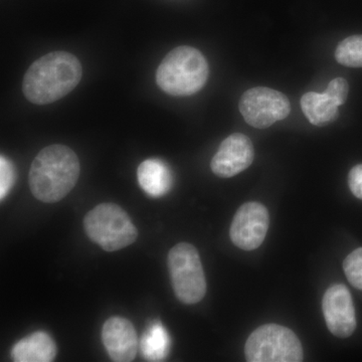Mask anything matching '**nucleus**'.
<instances>
[{
    "instance_id": "1",
    "label": "nucleus",
    "mask_w": 362,
    "mask_h": 362,
    "mask_svg": "<svg viewBox=\"0 0 362 362\" xmlns=\"http://www.w3.org/2000/svg\"><path fill=\"white\" fill-rule=\"evenodd\" d=\"M82 76V65L74 54L63 51L49 52L26 71L23 92L33 104L54 103L75 89Z\"/></svg>"
},
{
    "instance_id": "2",
    "label": "nucleus",
    "mask_w": 362,
    "mask_h": 362,
    "mask_svg": "<svg viewBox=\"0 0 362 362\" xmlns=\"http://www.w3.org/2000/svg\"><path fill=\"white\" fill-rule=\"evenodd\" d=\"M80 170L77 154L70 147H45L33 159L30 169L28 183L33 197L45 204L62 201L77 185Z\"/></svg>"
},
{
    "instance_id": "3",
    "label": "nucleus",
    "mask_w": 362,
    "mask_h": 362,
    "mask_svg": "<svg viewBox=\"0 0 362 362\" xmlns=\"http://www.w3.org/2000/svg\"><path fill=\"white\" fill-rule=\"evenodd\" d=\"M209 69L199 49L182 45L163 59L156 71V82L171 96H192L206 84Z\"/></svg>"
},
{
    "instance_id": "4",
    "label": "nucleus",
    "mask_w": 362,
    "mask_h": 362,
    "mask_svg": "<svg viewBox=\"0 0 362 362\" xmlns=\"http://www.w3.org/2000/svg\"><path fill=\"white\" fill-rule=\"evenodd\" d=\"M85 232L92 242L106 252H116L130 246L138 230L128 214L115 204H101L87 214Z\"/></svg>"
},
{
    "instance_id": "5",
    "label": "nucleus",
    "mask_w": 362,
    "mask_h": 362,
    "mask_svg": "<svg viewBox=\"0 0 362 362\" xmlns=\"http://www.w3.org/2000/svg\"><path fill=\"white\" fill-rule=\"evenodd\" d=\"M245 354L249 362H300L303 361V347L289 328L265 324L247 338Z\"/></svg>"
},
{
    "instance_id": "6",
    "label": "nucleus",
    "mask_w": 362,
    "mask_h": 362,
    "mask_svg": "<svg viewBox=\"0 0 362 362\" xmlns=\"http://www.w3.org/2000/svg\"><path fill=\"white\" fill-rule=\"evenodd\" d=\"M168 264L176 297L183 304H197L206 293V280L201 257L188 243L175 245L168 252Z\"/></svg>"
},
{
    "instance_id": "7",
    "label": "nucleus",
    "mask_w": 362,
    "mask_h": 362,
    "mask_svg": "<svg viewBox=\"0 0 362 362\" xmlns=\"http://www.w3.org/2000/svg\"><path fill=\"white\" fill-rule=\"evenodd\" d=\"M239 109L250 126L257 129H266L277 121L287 118L291 112V104L279 90L257 87L243 94Z\"/></svg>"
},
{
    "instance_id": "8",
    "label": "nucleus",
    "mask_w": 362,
    "mask_h": 362,
    "mask_svg": "<svg viewBox=\"0 0 362 362\" xmlns=\"http://www.w3.org/2000/svg\"><path fill=\"white\" fill-rule=\"evenodd\" d=\"M269 226L270 216L267 207L259 202H247L233 216L230 230V240L244 251H254L265 240Z\"/></svg>"
},
{
    "instance_id": "9",
    "label": "nucleus",
    "mask_w": 362,
    "mask_h": 362,
    "mask_svg": "<svg viewBox=\"0 0 362 362\" xmlns=\"http://www.w3.org/2000/svg\"><path fill=\"white\" fill-rule=\"evenodd\" d=\"M326 325L333 335L347 338L356 329V309L349 288L335 284L328 288L322 299Z\"/></svg>"
},
{
    "instance_id": "10",
    "label": "nucleus",
    "mask_w": 362,
    "mask_h": 362,
    "mask_svg": "<svg viewBox=\"0 0 362 362\" xmlns=\"http://www.w3.org/2000/svg\"><path fill=\"white\" fill-rule=\"evenodd\" d=\"M254 158L251 139L242 133H233L221 142L211 159V168L218 177L230 178L250 168Z\"/></svg>"
},
{
    "instance_id": "11",
    "label": "nucleus",
    "mask_w": 362,
    "mask_h": 362,
    "mask_svg": "<svg viewBox=\"0 0 362 362\" xmlns=\"http://www.w3.org/2000/svg\"><path fill=\"white\" fill-rule=\"evenodd\" d=\"M102 340L112 361H134L139 342L134 326L128 319L120 316L109 318L102 328Z\"/></svg>"
},
{
    "instance_id": "12",
    "label": "nucleus",
    "mask_w": 362,
    "mask_h": 362,
    "mask_svg": "<svg viewBox=\"0 0 362 362\" xmlns=\"http://www.w3.org/2000/svg\"><path fill=\"white\" fill-rule=\"evenodd\" d=\"M56 342L45 331H37L13 345L11 356L16 362H51L56 358Z\"/></svg>"
},
{
    "instance_id": "13",
    "label": "nucleus",
    "mask_w": 362,
    "mask_h": 362,
    "mask_svg": "<svg viewBox=\"0 0 362 362\" xmlns=\"http://www.w3.org/2000/svg\"><path fill=\"white\" fill-rule=\"evenodd\" d=\"M137 175L140 187L152 197H163L173 187L170 169L160 159L143 161L138 168Z\"/></svg>"
},
{
    "instance_id": "14",
    "label": "nucleus",
    "mask_w": 362,
    "mask_h": 362,
    "mask_svg": "<svg viewBox=\"0 0 362 362\" xmlns=\"http://www.w3.org/2000/svg\"><path fill=\"white\" fill-rule=\"evenodd\" d=\"M337 104L325 92H308L301 99V108L312 125L324 127L337 120Z\"/></svg>"
},
{
    "instance_id": "15",
    "label": "nucleus",
    "mask_w": 362,
    "mask_h": 362,
    "mask_svg": "<svg viewBox=\"0 0 362 362\" xmlns=\"http://www.w3.org/2000/svg\"><path fill=\"white\" fill-rule=\"evenodd\" d=\"M140 349L147 361H161L168 356L170 337L159 321L152 323L145 331L140 341Z\"/></svg>"
},
{
    "instance_id": "16",
    "label": "nucleus",
    "mask_w": 362,
    "mask_h": 362,
    "mask_svg": "<svg viewBox=\"0 0 362 362\" xmlns=\"http://www.w3.org/2000/svg\"><path fill=\"white\" fill-rule=\"evenodd\" d=\"M335 59L340 65L362 68V35L343 40L335 49Z\"/></svg>"
},
{
    "instance_id": "17",
    "label": "nucleus",
    "mask_w": 362,
    "mask_h": 362,
    "mask_svg": "<svg viewBox=\"0 0 362 362\" xmlns=\"http://www.w3.org/2000/svg\"><path fill=\"white\" fill-rule=\"evenodd\" d=\"M343 270L350 284L362 290V247L354 250L345 258Z\"/></svg>"
},
{
    "instance_id": "18",
    "label": "nucleus",
    "mask_w": 362,
    "mask_h": 362,
    "mask_svg": "<svg viewBox=\"0 0 362 362\" xmlns=\"http://www.w3.org/2000/svg\"><path fill=\"white\" fill-rule=\"evenodd\" d=\"M16 180L13 163L6 156L0 157V199L4 201L11 192Z\"/></svg>"
},
{
    "instance_id": "19",
    "label": "nucleus",
    "mask_w": 362,
    "mask_h": 362,
    "mask_svg": "<svg viewBox=\"0 0 362 362\" xmlns=\"http://www.w3.org/2000/svg\"><path fill=\"white\" fill-rule=\"evenodd\" d=\"M337 104L341 106L346 102L349 93V85L347 81L343 78H337L331 81L327 89L324 90Z\"/></svg>"
},
{
    "instance_id": "20",
    "label": "nucleus",
    "mask_w": 362,
    "mask_h": 362,
    "mask_svg": "<svg viewBox=\"0 0 362 362\" xmlns=\"http://www.w3.org/2000/svg\"><path fill=\"white\" fill-rule=\"evenodd\" d=\"M349 185L352 194L362 199V164L354 166L349 175Z\"/></svg>"
}]
</instances>
